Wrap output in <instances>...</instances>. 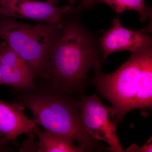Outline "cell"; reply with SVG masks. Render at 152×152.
Returning <instances> with one entry per match:
<instances>
[{
  "label": "cell",
  "mask_w": 152,
  "mask_h": 152,
  "mask_svg": "<svg viewBox=\"0 0 152 152\" xmlns=\"http://www.w3.org/2000/svg\"><path fill=\"white\" fill-rule=\"evenodd\" d=\"M37 136L38 152H85V150L78 145H75L72 139L42 130L37 124L33 131Z\"/></svg>",
  "instance_id": "10"
},
{
  "label": "cell",
  "mask_w": 152,
  "mask_h": 152,
  "mask_svg": "<svg viewBox=\"0 0 152 152\" xmlns=\"http://www.w3.org/2000/svg\"><path fill=\"white\" fill-rule=\"evenodd\" d=\"M104 59L112 53L130 51L132 53L152 48V38L144 30L133 31L124 27L119 19H114L113 26L100 38Z\"/></svg>",
  "instance_id": "7"
},
{
  "label": "cell",
  "mask_w": 152,
  "mask_h": 152,
  "mask_svg": "<svg viewBox=\"0 0 152 152\" xmlns=\"http://www.w3.org/2000/svg\"><path fill=\"white\" fill-rule=\"evenodd\" d=\"M97 1V0H82L76 11L79 12L84 9L91 8L92 7Z\"/></svg>",
  "instance_id": "13"
},
{
  "label": "cell",
  "mask_w": 152,
  "mask_h": 152,
  "mask_svg": "<svg viewBox=\"0 0 152 152\" xmlns=\"http://www.w3.org/2000/svg\"><path fill=\"white\" fill-rule=\"evenodd\" d=\"M3 84L2 78L1 68V63H0V85Z\"/></svg>",
  "instance_id": "15"
},
{
  "label": "cell",
  "mask_w": 152,
  "mask_h": 152,
  "mask_svg": "<svg viewBox=\"0 0 152 152\" xmlns=\"http://www.w3.org/2000/svg\"><path fill=\"white\" fill-rule=\"evenodd\" d=\"M71 6L58 7L52 2L32 0H0V15L11 18L31 19L55 24L64 14L72 10Z\"/></svg>",
  "instance_id": "6"
},
{
  "label": "cell",
  "mask_w": 152,
  "mask_h": 152,
  "mask_svg": "<svg viewBox=\"0 0 152 152\" xmlns=\"http://www.w3.org/2000/svg\"><path fill=\"white\" fill-rule=\"evenodd\" d=\"M50 50L49 61L53 89L69 95H85L91 69L102 70V52L94 35L75 21L68 22Z\"/></svg>",
  "instance_id": "1"
},
{
  "label": "cell",
  "mask_w": 152,
  "mask_h": 152,
  "mask_svg": "<svg viewBox=\"0 0 152 152\" xmlns=\"http://www.w3.org/2000/svg\"><path fill=\"white\" fill-rule=\"evenodd\" d=\"M32 114L44 130L66 136L86 152L107 151L108 147L87 133L82 122L78 100L53 89L31 93L20 103Z\"/></svg>",
  "instance_id": "3"
},
{
  "label": "cell",
  "mask_w": 152,
  "mask_h": 152,
  "mask_svg": "<svg viewBox=\"0 0 152 152\" xmlns=\"http://www.w3.org/2000/svg\"><path fill=\"white\" fill-rule=\"evenodd\" d=\"M69 1L70 3L71 7L73 8L74 4H75V0H69Z\"/></svg>",
  "instance_id": "16"
},
{
  "label": "cell",
  "mask_w": 152,
  "mask_h": 152,
  "mask_svg": "<svg viewBox=\"0 0 152 152\" xmlns=\"http://www.w3.org/2000/svg\"><path fill=\"white\" fill-rule=\"evenodd\" d=\"M9 141L0 134V152L12 151V149L9 146Z\"/></svg>",
  "instance_id": "14"
},
{
  "label": "cell",
  "mask_w": 152,
  "mask_h": 152,
  "mask_svg": "<svg viewBox=\"0 0 152 152\" xmlns=\"http://www.w3.org/2000/svg\"><path fill=\"white\" fill-rule=\"evenodd\" d=\"M88 80L101 96L116 111L117 127L129 112L152 106V49L132 53L117 70L106 74L99 70Z\"/></svg>",
  "instance_id": "2"
},
{
  "label": "cell",
  "mask_w": 152,
  "mask_h": 152,
  "mask_svg": "<svg viewBox=\"0 0 152 152\" xmlns=\"http://www.w3.org/2000/svg\"><path fill=\"white\" fill-rule=\"evenodd\" d=\"M3 84L19 90H33L34 75L27 63L5 42L0 43Z\"/></svg>",
  "instance_id": "8"
},
{
  "label": "cell",
  "mask_w": 152,
  "mask_h": 152,
  "mask_svg": "<svg viewBox=\"0 0 152 152\" xmlns=\"http://www.w3.org/2000/svg\"><path fill=\"white\" fill-rule=\"evenodd\" d=\"M25 107L19 103L0 100V134L9 142L16 141L20 135L33 133L38 124L25 114Z\"/></svg>",
  "instance_id": "9"
},
{
  "label": "cell",
  "mask_w": 152,
  "mask_h": 152,
  "mask_svg": "<svg viewBox=\"0 0 152 152\" xmlns=\"http://www.w3.org/2000/svg\"><path fill=\"white\" fill-rule=\"evenodd\" d=\"M125 152H152V137L144 145L139 147L135 144H133L128 148Z\"/></svg>",
  "instance_id": "12"
},
{
  "label": "cell",
  "mask_w": 152,
  "mask_h": 152,
  "mask_svg": "<svg viewBox=\"0 0 152 152\" xmlns=\"http://www.w3.org/2000/svg\"><path fill=\"white\" fill-rule=\"evenodd\" d=\"M99 3L108 5L119 15L123 12L133 10L140 14V20L144 23L152 17V9L148 7L145 0H97Z\"/></svg>",
  "instance_id": "11"
},
{
  "label": "cell",
  "mask_w": 152,
  "mask_h": 152,
  "mask_svg": "<svg viewBox=\"0 0 152 152\" xmlns=\"http://www.w3.org/2000/svg\"><path fill=\"white\" fill-rule=\"evenodd\" d=\"M78 103L82 122L87 133L94 139L108 144L107 151L124 152L117 135L116 110L105 105L96 94L82 95Z\"/></svg>",
  "instance_id": "5"
},
{
  "label": "cell",
  "mask_w": 152,
  "mask_h": 152,
  "mask_svg": "<svg viewBox=\"0 0 152 152\" xmlns=\"http://www.w3.org/2000/svg\"><path fill=\"white\" fill-rule=\"evenodd\" d=\"M47 1H50L54 4L58 6V0H47Z\"/></svg>",
  "instance_id": "17"
},
{
  "label": "cell",
  "mask_w": 152,
  "mask_h": 152,
  "mask_svg": "<svg viewBox=\"0 0 152 152\" xmlns=\"http://www.w3.org/2000/svg\"><path fill=\"white\" fill-rule=\"evenodd\" d=\"M51 24L31 25L0 15V39L7 43L35 74L48 77L50 50L58 36Z\"/></svg>",
  "instance_id": "4"
}]
</instances>
